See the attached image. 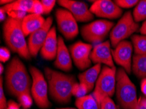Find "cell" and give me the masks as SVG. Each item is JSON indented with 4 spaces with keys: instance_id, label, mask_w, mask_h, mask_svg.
<instances>
[{
    "instance_id": "34",
    "label": "cell",
    "mask_w": 146,
    "mask_h": 109,
    "mask_svg": "<svg viewBox=\"0 0 146 109\" xmlns=\"http://www.w3.org/2000/svg\"><path fill=\"white\" fill-rule=\"evenodd\" d=\"M7 109H20L19 105L13 101H9L7 104Z\"/></svg>"
},
{
    "instance_id": "11",
    "label": "cell",
    "mask_w": 146,
    "mask_h": 109,
    "mask_svg": "<svg viewBox=\"0 0 146 109\" xmlns=\"http://www.w3.org/2000/svg\"><path fill=\"white\" fill-rule=\"evenodd\" d=\"M93 15L101 18L116 19L122 15V9L110 0H97L94 1L90 8Z\"/></svg>"
},
{
    "instance_id": "12",
    "label": "cell",
    "mask_w": 146,
    "mask_h": 109,
    "mask_svg": "<svg viewBox=\"0 0 146 109\" xmlns=\"http://www.w3.org/2000/svg\"><path fill=\"white\" fill-rule=\"evenodd\" d=\"M132 44L125 40L119 43L115 48V50H112L113 59L129 74L132 71Z\"/></svg>"
},
{
    "instance_id": "13",
    "label": "cell",
    "mask_w": 146,
    "mask_h": 109,
    "mask_svg": "<svg viewBox=\"0 0 146 109\" xmlns=\"http://www.w3.org/2000/svg\"><path fill=\"white\" fill-rule=\"evenodd\" d=\"M53 22L52 17H48L46 19L45 24L38 30L30 35L28 38V48L30 55L33 57L37 56L39 51L41 50L42 46L45 43Z\"/></svg>"
},
{
    "instance_id": "18",
    "label": "cell",
    "mask_w": 146,
    "mask_h": 109,
    "mask_svg": "<svg viewBox=\"0 0 146 109\" xmlns=\"http://www.w3.org/2000/svg\"><path fill=\"white\" fill-rule=\"evenodd\" d=\"M46 20L41 15L30 14L22 21V28L25 36L32 34L40 29L45 24Z\"/></svg>"
},
{
    "instance_id": "1",
    "label": "cell",
    "mask_w": 146,
    "mask_h": 109,
    "mask_svg": "<svg viewBox=\"0 0 146 109\" xmlns=\"http://www.w3.org/2000/svg\"><path fill=\"white\" fill-rule=\"evenodd\" d=\"M32 81L24 63L18 57L8 64L6 71V86L9 92L16 97L30 93Z\"/></svg>"
},
{
    "instance_id": "41",
    "label": "cell",
    "mask_w": 146,
    "mask_h": 109,
    "mask_svg": "<svg viewBox=\"0 0 146 109\" xmlns=\"http://www.w3.org/2000/svg\"></svg>"
},
{
    "instance_id": "9",
    "label": "cell",
    "mask_w": 146,
    "mask_h": 109,
    "mask_svg": "<svg viewBox=\"0 0 146 109\" xmlns=\"http://www.w3.org/2000/svg\"><path fill=\"white\" fill-rule=\"evenodd\" d=\"M57 25L62 35L68 40L74 39L79 33L77 20L69 11L58 9L56 11Z\"/></svg>"
},
{
    "instance_id": "6",
    "label": "cell",
    "mask_w": 146,
    "mask_h": 109,
    "mask_svg": "<svg viewBox=\"0 0 146 109\" xmlns=\"http://www.w3.org/2000/svg\"><path fill=\"white\" fill-rule=\"evenodd\" d=\"M138 29L139 24L134 21L131 12L125 13L110 32V41L113 47L115 48L119 43L125 41Z\"/></svg>"
},
{
    "instance_id": "10",
    "label": "cell",
    "mask_w": 146,
    "mask_h": 109,
    "mask_svg": "<svg viewBox=\"0 0 146 109\" xmlns=\"http://www.w3.org/2000/svg\"><path fill=\"white\" fill-rule=\"evenodd\" d=\"M92 49V44L76 42L70 46V51L75 65L81 70H85L91 65L90 54Z\"/></svg>"
},
{
    "instance_id": "29",
    "label": "cell",
    "mask_w": 146,
    "mask_h": 109,
    "mask_svg": "<svg viewBox=\"0 0 146 109\" xmlns=\"http://www.w3.org/2000/svg\"><path fill=\"white\" fill-rule=\"evenodd\" d=\"M56 1L54 0H42L41 3L43 5L44 14H49L55 5Z\"/></svg>"
},
{
    "instance_id": "17",
    "label": "cell",
    "mask_w": 146,
    "mask_h": 109,
    "mask_svg": "<svg viewBox=\"0 0 146 109\" xmlns=\"http://www.w3.org/2000/svg\"><path fill=\"white\" fill-rule=\"evenodd\" d=\"M54 65L59 69L70 71L72 68V59H71L69 50L66 47L63 39L58 37V46Z\"/></svg>"
},
{
    "instance_id": "37",
    "label": "cell",
    "mask_w": 146,
    "mask_h": 109,
    "mask_svg": "<svg viewBox=\"0 0 146 109\" xmlns=\"http://www.w3.org/2000/svg\"><path fill=\"white\" fill-rule=\"evenodd\" d=\"M140 32L143 35H145V36H146V20L144 21V22L143 23L142 26H141V27L140 28Z\"/></svg>"
},
{
    "instance_id": "33",
    "label": "cell",
    "mask_w": 146,
    "mask_h": 109,
    "mask_svg": "<svg viewBox=\"0 0 146 109\" xmlns=\"http://www.w3.org/2000/svg\"><path fill=\"white\" fill-rule=\"evenodd\" d=\"M11 54L8 48L5 47H1L0 50V59L1 62H6L10 59Z\"/></svg>"
},
{
    "instance_id": "2",
    "label": "cell",
    "mask_w": 146,
    "mask_h": 109,
    "mask_svg": "<svg viewBox=\"0 0 146 109\" xmlns=\"http://www.w3.org/2000/svg\"><path fill=\"white\" fill-rule=\"evenodd\" d=\"M45 72L48 82V91L52 98L59 103H69L72 98L73 87L76 83L75 77L48 67L45 69Z\"/></svg>"
},
{
    "instance_id": "32",
    "label": "cell",
    "mask_w": 146,
    "mask_h": 109,
    "mask_svg": "<svg viewBox=\"0 0 146 109\" xmlns=\"http://www.w3.org/2000/svg\"><path fill=\"white\" fill-rule=\"evenodd\" d=\"M26 12L21 11H11L7 13L9 17L12 18L20 20H23L27 15H26Z\"/></svg>"
},
{
    "instance_id": "8",
    "label": "cell",
    "mask_w": 146,
    "mask_h": 109,
    "mask_svg": "<svg viewBox=\"0 0 146 109\" xmlns=\"http://www.w3.org/2000/svg\"><path fill=\"white\" fill-rule=\"evenodd\" d=\"M113 26L114 24L112 22L98 20L82 27V37L89 43L100 44L106 38Z\"/></svg>"
},
{
    "instance_id": "15",
    "label": "cell",
    "mask_w": 146,
    "mask_h": 109,
    "mask_svg": "<svg viewBox=\"0 0 146 109\" xmlns=\"http://www.w3.org/2000/svg\"><path fill=\"white\" fill-rule=\"evenodd\" d=\"M90 59L96 64H104L110 67H115L110 41L96 44L90 54Z\"/></svg>"
},
{
    "instance_id": "35",
    "label": "cell",
    "mask_w": 146,
    "mask_h": 109,
    "mask_svg": "<svg viewBox=\"0 0 146 109\" xmlns=\"http://www.w3.org/2000/svg\"><path fill=\"white\" fill-rule=\"evenodd\" d=\"M141 92L146 97V78L142 79V81L141 82Z\"/></svg>"
},
{
    "instance_id": "19",
    "label": "cell",
    "mask_w": 146,
    "mask_h": 109,
    "mask_svg": "<svg viewBox=\"0 0 146 109\" xmlns=\"http://www.w3.org/2000/svg\"><path fill=\"white\" fill-rule=\"evenodd\" d=\"M101 64H96L92 67L79 75V83L84 84L87 88L88 92L93 90L102 71Z\"/></svg>"
},
{
    "instance_id": "28",
    "label": "cell",
    "mask_w": 146,
    "mask_h": 109,
    "mask_svg": "<svg viewBox=\"0 0 146 109\" xmlns=\"http://www.w3.org/2000/svg\"><path fill=\"white\" fill-rule=\"evenodd\" d=\"M100 109H117V107L114 101L110 97H107L101 101Z\"/></svg>"
},
{
    "instance_id": "38",
    "label": "cell",
    "mask_w": 146,
    "mask_h": 109,
    "mask_svg": "<svg viewBox=\"0 0 146 109\" xmlns=\"http://www.w3.org/2000/svg\"><path fill=\"white\" fill-rule=\"evenodd\" d=\"M13 1H9V0H7V1H3V0H1V1H0V3L1 4H7V5H8V4H9L11 3H12Z\"/></svg>"
},
{
    "instance_id": "24",
    "label": "cell",
    "mask_w": 146,
    "mask_h": 109,
    "mask_svg": "<svg viewBox=\"0 0 146 109\" xmlns=\"http://www.w3.org/2000/svg\"><path fill=\"white\" fill-rule=\"evenodd\" d=\"M132 16L136 22L146 20V0H141L138 2L135 7Z\"/></svg>"
},
{
    "instance_id": "30",
    "label": "cell",
    "mask_w": 146,
    "mask_h": 109,
    "mask_svg": "<svg viewBox=\"0 0 146 109\" xmlns=\"http://www.w3.org/2000/svg\"><path fill=\"white\" fill-rule=\"evenodd\" d=\"M0 109H7V103L6 97L4 93L3 88V77L1 75V79H0Z\"/></svg>"
},
{
    "instance_id": "14",
    "label": "cell",
    "mask_w": 146,
    "mask_h": 109,
    "mask_svg": "<svg viewBox=\"0 0 146 109\" xmlns=\"http://www.w3.org/2000/svg\"><path fill=\"white\" fill-rule=\"evenodd\" d=\"M58 3L69 11L77 21L85 22L94 18L93 14L85 2L74 0H60Z\"/></svg>"
},
{
    "instance_id": "5",
    "label": "cell",
    "mask_w": 146,
    "mask_h": 109,
    "mask_svg": "<svg viewBox=\"0 0 146 109\" xmlns=\"http://www.w3.org/2000/svg\"><path fill=\"white\" fill-rule=\"evenodd\" d=\"M116 67L104 66L95 85L93 96L100 106L105 97H111L116 90Z\"/></svg>"
},
{
    "instance_id": "16",
    "label": "cell",
    "mask_w": 146,
    "mask_h": 109,
    "mask_svg": "<svg viewBox=\"0 0 146 109\" xmlns=\"http://www.w3.org/2000/svg\"><path fill=\"white\" fill-rule=\"evenodd\" d=\"M58 46V39H57L56 28H51L46 39L45 43L40 50L41 57L46 60L54 59L56 57Z\"/></svg>"
},
{
    "instance_id": "31",
    "label": "cell",
    "mask_w": 146,
    "mask_h": 109,
    "mask_svg": "<svg viewBox=\"0 0 146 109\" xmlns=\"http://www.w3.org/2000/svg\"><path fill=\"white\" fill-rule=\"evenodd\" d=\"M30 14H35L41 15L42 14H44V11L43 5L41 3V1H38V0H35L34 1V4L31 9Z\"/></svg>"
},
{
    "instance_id": "23",
    "label": "cell",
    "mask_w": 146,
    "mask_h": 109,
    "mask_svg": "<svg viewBox=\"0 0 146 109\" xmlns=\"http://www.w3.org/2000/svg\"><path fill=\"white\" fill-rule=\"evenodd\" d=\"M132 41L134 48L135 54L141 55L146 54V36L143 35H132Z\"/></svg>"
},
{
    "instance_id": "4",
    "label": "cell",
    "mask_w": 146,
    "mask_h": 109,
    "mask_svg": "<svg viewBox=\"0 0 146 109\" xmlns=\"http://www.w3.org/2000/svg\"><path fill=\"white\" fill-rule=\"evenodd\" d=\"M116 81V95L120 105L125 109H138L136 87L124 69L117 71Z\"/></svg>"
},
{
    "instance_id": "3",
    "label": "cell",
    "mask_w": 146,
    "mask_h": 109,
    "mask_svg": "<svg viewBox=\"0 0 146 109\" xmlns=\"http://www.w3.org/2000/svg\"><path fill=\"white\" fill-rule=\"evenodd\" d=\"M22 21L9 17L3 24V37L13 52L24 59H30L31 55L22 28Z\"/></svg>"
},
{
    "instance_id": "39",
    "label": "cell",
    "mask_w": 146,
    "mask_h": 109,
    "mask_svg": "<svg viewBox=\"0 0 146 109\" xmlns=\"http://www.w3.org/2000/svg\"><path fill=\"white\" fill-rule=\"evenodd\" d=\"M3 71H4L3 65V64L1 63L0 64V74H1V75H2V74H3Z\"/></svg>"
},
{
    "instance_id": "20",
    "label": "cell",
    "mask_w": 146,
    "mask_h": 109,
    "mask_svg": "<svg viewBox=\"0 0 146 109\" xmlns=\"http://www.w3.org/2000/svg\"><path fill=\"white\" fill-rule=\"evenodd\" d=\"M132 70L134 74L139 79L146 78V54H135L132 59Z\"/></svg>"
},
{
    "instance_id": "27",
    "label": "cell",
    "mask_w": 146,
    "mask_h": 109,
    "mask_svg": "<svg viewBox=\"0 0 146 109\" xmlns=\"http://www.w3.org/2000/svg\"><path fill=\"white\" fill-rule=\"evenodd\" d=\"M140 1L138 0H116L114 2L120 8H131L136 6Z\"/></svg>"
},
{
    "instance_id": "40",
    "label": "cell",
    "mask_w": 146,
    "mask_h": 109,
    "mask_svg": "<svg viewBox=\"0 0 146 109\" xmlns=\"http://www.w3.org/2000/svg\"><path fill=\"white\" fill-rule=\"evenodd\" d=\"M58 109H77L74 108H58ZM78 109V108H77Z\"/></svg>"
},
{
    "instance_id": "25",
    "label": "cell",
    "mask_w": 146,
    "mask_h": 109,
    "mask_svg": "<svg viewBox=\"0 0 146 109\" xmlns=\"http://www.w3.org/2000/svg\"><path fill=\"white\" fill-rule=\"evenodd\" d=\"M88 92V89L84 84L81 83H76L74 85L72 89V95L76 97L77 98L86 96L87 93Z\"/></svg>"
},
{
    "instance_id": "36",
    "label": "cell",
    "mask_w": 146,
    "mask_h": 109,
    "mask_svg": "<svg viewBox=\"0 0 146 109\" xmlns=\"http://www.w3.org/2000/svg\"><path fill=\"white\" fill-rule=\"evenodd\" d=\"M6 13H7L5 12V11L1 7V9H0V20H1V22H3L5 19Z\"/></svg>"
},
{
    "instance_id": "21",
    "label": "cell",
    "mask_w": 146,
    "mask_h": 109,
    "mask_svg": "<svg viewBox=\"0 0 146 109\" xmlns=\"http://www.w3.org/2000/svg\"><path fill=\"white\" fill-rule=\"evenodd\" d=\"M34 1L33 0H17L2 7V8L7 13L11 11H21L30 13L34 4Z\"/></svg>"
},
{
    "instance_id": "22",
    "label": "cell",
    "mask_w": 146,
    "mask_h": 109,
    "mask_svg": "<svg viewBox=\"0 0 146 109\" xmlns=\"http://www.w3.org/2000/svg\"><path fill=\"white\" fill-rule=\"evenodd\" d=\"M76 105L78 109H100V104L91 95L77 98Z\"/></svg>"
},
{
    "instance_id": "7",
    "label": "cell",
    "mask_w": 146,
    "mask_h": 109,
    "mask_svg": "<svg viewBox=\"0 0 146 109\" xmlns=\"http://www.w3.org/2000/svg\"><path fill=\"white\" fill-rule=\"evenodd\" d=\"M30 71L32 78L31 92L35 103L41 108H48L50 103L48 98V86L43 73L35 67L31 66Z\"/></svg>"
},
{
    "instance_id": "26",
    "label": "cell",
    "mask_w": 146,
    "mask_h": 109,
    "mask_svg": "<svg viewBox=\"0 0 146 109\" xmlns=\"http://www.w3.org/2000/svg\"><path fill=\"white\" fill-rule=\"evenodd\" d=\"M18 99H19L21 105L25 108H30L32 106L33 103L32 96L30 95V93H23V94H21L18 97Z\"/></svg>"
}]
</instances>
